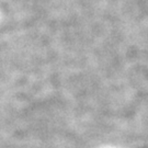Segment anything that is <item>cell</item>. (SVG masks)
Here are the masks:
<instances>
[]
</instances>
